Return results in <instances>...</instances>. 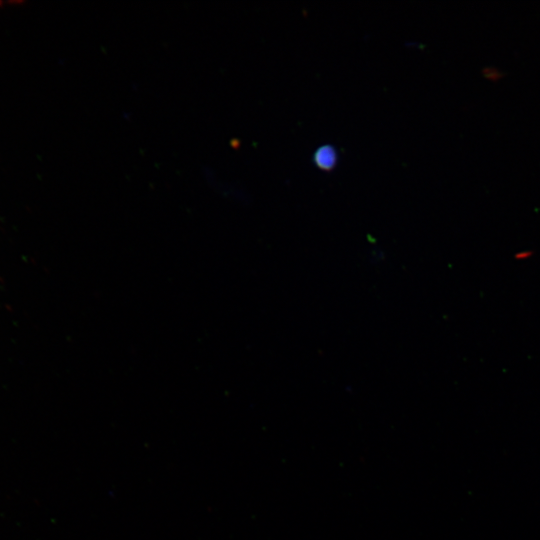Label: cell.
<instances>
[{
  "label": "cell",
  "instance_id": "6da1fadb",
  "mask_svg": "<svg viewBox=\"0 0 540 540\" xmlns=\"http://www.w3.org/2000/svg\"><path fill=\"white\" fill-rule=\"evenodd\" d=\"M314 162L320 169L331 170L337 162L336 150L329 144L319 147L314 153Z\"/></svg>",
  "mask_w": 540,
  "mask_h": 540
}]
</instances>
